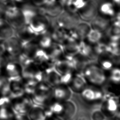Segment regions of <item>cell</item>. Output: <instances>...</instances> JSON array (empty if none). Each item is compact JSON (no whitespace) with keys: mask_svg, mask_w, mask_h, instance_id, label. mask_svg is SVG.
<instances>
[{"mask_svg":"<svg viewBox=\"0 0 120 120\" xmlns=\"http://www.w3.org/2000/svg\"><path fill=\"white\" fill-rule=\"evenodd\" d=\"M82 74L88 85L101 88L107 82L105 71L95 62H90L84 68Z\"/></svg>","mask_w":120,"mask_h":120,"instance_id":"6da1fadb","label":"cell"},{"mask_svg":"<svg viewBox=\"0 0 120 120\" xmlns=\"http://www.w3.org/2000/svg\"><path fill=\"white\" fill-rule=\"evenodd\" d=\"M31 98L34 104L45 106L52 99V88L44 82L39 83L31 95Z\"/></svg>","mask_w":120,"mask_h":120,"instance_id":"7a4b0ae2","label":"cell"},{"mask_svg":"<svg viewBox=\"0 0 120 120\" xmlns=\"http://www.w3.org/2000/svg\"><path fill=\"white\" fill-rule=\"evenodd\" d=\"M120 100V97H116L107 92L105 94L101 102L100 110L105 118L112 119L118 110Z\"/></svg>","mask_w":120,"mask_h":120,"instance_id":"3957f363","label":"cell"},{"mask_svg":"<svg viewBox=\"0 0 120 120\" xmlns=\"http://www.w3.org/2000/svg\"><path fill=\"white\" fill-rule=\"evenodd\" d=\"M58 25L68 31L75 29L81 21L77 12H73L64 9L62 13L56 18Z\"/></svg>","mask_w":120,"mask_h":120,"instance_id":"277c9868","label":"cell"},{"mask_svg":"<svg viewBox=\"0 0 120 120\" xmlns=\"http://www.w3.org/2000/svg\"><path fill=\"white\" fill-rule=\"evenodd\" d=\"M100 3L98 0H88L85 5L77 10V13L82 21L90 22L98 13Z\"/></svg>","mask_w":120,"mask_h":120,"instance_id":"5b68a950","label":"cell"},{"mask_svg":"<svg viewBox=\"0 0 120 120\" xmlns=\"http://www.w3.org/2000/svg\"><path fill=\"white\" fill-rule=\"evenodd\" d=\"M80 94L86 102L94 104L101 103L105 93L100 87L88 85Z\"/></svg>","mask_w":120,"mask_h":120,"instance_id":"8992f818","label":"cell"},{"mask_svg":"<svg viewBox=\"0 0 120 120\" xmlns=\"http://www.w3.org/2000/svg\"><path fill=\"white\" fill-rule=\"evenodd\" d=\"M91 29L89 22L81 20L74 30L68 32V36L77 41L83 40L87 38Z\"/></svg>","mask_w":120,"mask_h":120,"instance_id":"52a82bcc","label":"cell"},{"mask_svg":"<svg viewBox=\"0 0 120 120\" xmlns=\"http://www.w3.org/2000/svg\"><path fill=\"white\" fill-rule=\"evenodd\" d=\"M79 42L68 36L63 41L61 45L65 58L70 60L79 52Z\"/></svg>","mask_w":120,"mask_h":120,"instance_id":"ba28073f","label":"cell"},{"mask_svg":"<svg viewBox=\"0 0 120 120\" xmlns=\"http://www.w3.org/2000/svg\"><path fill=\"white\" fill-rule=\"evenodd\" d=\"M112 22V20L108 16L98 14L89 22L92 29L98 30L104 34L109 28Z\"/></svg>","mask_w":120,"mask_h":120,"instance_id":"9c48e42d","label":"cell"},{"mask_svg":"<svg viewBox=\"0 0 120 120\" xmlns=\"http://www.w3.org/2000/svg\"><path fill=\"white\" fill-rule=\"evenodd\" d=\"M38 8L39 13L50 18H57L64 10V6L57 1L51 4L44 5Z\"/></svg>","mask_w":120,"mask_h":120,"instance_id":"30bf717a","label":"cell"},{"mask_svg":"<svg viewBox=\"0 0 120 120\" xmlns=\"http://www.w3.org/2000/svg\"><path fill=\"white\" fill-rule=\"evenodd\" d=\"M72 92L68 86L60 83L52 88L53 98L59 101H65L70 99Z\"/></svg>","mask_w":120,"mask_h":120,"instance_id":"8fae6325","label":"cell"},{"mask_svg":"<svg viewBox=\"0 0 120 120\" xmlns=\"http://www.w3.org/2000/svg\"><path fill=\"white\" fill-rule=\"evenodd\" d=\"M68 85L72 92L80 94L88 85L82 73H75Z\"/></svg>","mask_w":120,"mask_h":120,"instance_id":"7c38bea8","label":"cell"},{"mask_svg":"<svg viewBox=\"0 0 120 120\" xmlns=\"http://www.w3.org/2000/svg\"><path fill=\"white\" fill-rule=\"evenodd\" d=\"M53 68L60 75L75 73L74 64L71 59L64 58L58 60L54 63Z\"/></svg>","mask_w":120,"mask_h":120,"instance_id":"4fadbf2b","label":"cell"},{"mask_svg":"<svg viewBox=\"0 0 120 120\" xmlns=\"http://www.w3.org/2000/svg\"><path fill=\"white\" fill-rule=\"evenodd\" d=\"M6 46L7 52L9 55L18 57L22 52L21 44L20 40L15 36L4 42Z\"/></svg>","mask_w":120,"mask_h":120,"instance_id":"5bb4252c","label":"cell"},{"mask_svg":"<svg viewBox=\"0 0 120 120\" xmlns=\"http://www.w3.org/2000/svg\"><path fill=\"white\" fill-rule=\"evenodd\" d=\"M43 82L53 88L61 83V75L56 71L53 67L48 68L44 71Z\"/></svg>","mask_w":120,"mask_h":120,"instance_id":"9a60e30c","label":"cell"},{"mask_svg":"<svg viewBox=\"0 0 120 120\" xmlns=\"http://www.w3.org/2000/svg\"><path fill=\"white\" fill-rule=\"evenodd\" d=\"M76 112V105L70 99L63 101V108L60 117L64 120H69L75 116Z\"/></svg>","mask_w":120,"mask_h":120,"instance_id":"2e32d148","label":"cell"},{"mask_svg":"<svg viewBox=\"0 0 120 120\" xmlns=\"http://www.w3.org/2000/svg\"><path fill=\"white\" fill-rule=\"evenodd\" d=\"M20 10L22 16L26 25H28L39 13L38 7L27 5L24 6Z\"/></svg>","mask_w":120,"mask_h":120,"instance_id":"e0dca14e","label":"cell"},{"mask_svg":"<svg viewBox=\"0 0 120 120\" xmlns=\"http://www.w3.org/2000/svg\"><path fill=\"white\" fill-rule=\"evenodd\" d=\"M29 120H45L46 115L43 106L33 104L27 113Z\"/></svg>","mask_w":120,"mask_h":120,"instance_id":"ac0fdd59","label":"cell"},{"mask_svg":"<svg viewBox=\"0 0 120 120\" xmlns=\"http://www.w3.org/2000/svg\"><path fill=\"white\" fill-rule=\"evenodd\" d=\"M105 36L110 41H113L120 37V21L116 19L112 20V23L105 31Z\"/></svg>","mask_w":120,"mask_h":120,"instance_id":"d6986e66","label":"cell"},{"mask_svg":"<svg viewBox=\"0 0 120 120\" xmlns=\"http://www.w3.org/2000/svg\"><path fill=\"white\" fill-rule=\"evenodd\" d=\"M4 15L5 16V20L13 19L21 15V10L13 4H6Z\"/></svg>","mask_w":120,"mask_h":120,"instance_id":"ffe728a7","label":"cell"},{"mask_svg":"<svg viewBox=\"0 0 120 120\" xmlns=\"http://www.w3.org/2000/svg\"><path fill=\"white\" fill-rule=\"evenodd\" d=\"M49 59V57L46 52L42 48H38L35 52L33 60L35 63L39 67L42 64L47 61Z\"/></svg>","mask_w":120,"mask_h":120,"instance_id":"44dd1931","label":"cell"},{"mask_svg":"<svg viewBox=\"0 0 120 120\" xmlns=\"http://www.w3.org/2000/svg\"><path fill=\"white\" fill-rule=\"evenodd\" d=\"M98 11L102 15L107 16H112L115 14L114 6L112 2L109 1H105L102 3L99 7Z\"/></svg>","mask_w":120,"mask_h":120,"instance_id":"7402d4cb","label":"cell"},{"mask_svg":"<svg viewBox=\"0 0 120 120\" xmlns=\"http://www.w3.org/2000/svg\"><path fill=\"white\" fill-rule=\"evenodd\" d=\"M15 36V30L9 25L0 28V40L6 41Z\"/></svg>","mask_w":120,"mask_h":120,"instance_id":"603a6c76","label":"cell"},{"mask_svg":"<svg viewBox=\"0 0 120 120\" xmlns=\"http://www.w3.org/2000/svg\"><path fill=\"white\" fill-rule=\"evenodd\" d=\"M40 38L38 41V45L42 49H48L52 45L53 41L51 35L46 32L40 35Z\"/></svg>","mask_w":120,"mask_h":120,"instance_id":"cb8c5ba5","label":"cell"},{"mask_svg":"<svg viewBox=\"0 0 120 120\" xmlns=\"http://www.w3.org/2000/svg\"><path fill=\"white\" fill-rule=\"evenodd\" d=\"M103 36V34L98 30L91 29L87 36V39L92 44H97L100 41Z\"/></svg>","mask_w":120,"mask_h":120,"instance_id":"d4e9b609","label":"cell"},{"mask_svg":"<svg viewBox=\"0 0 120 120\" xmlns=\"http://www.w3.org/2000/svg\"><path fill=\"white\" fill-rule=\"evenodd\" d=\"M108 82L114 83H120V68H113L110 70Z\"/></svg>","mask_w":120,"mask_h":120,"instance_id":"484cf974","label":"cell"},{"mask_svg":"<svg viewBox=\"0 0 120 120\" xmlns=\"http://www.w3.org/2000/svg\"><path fill=\"white\" fill-rule=\"evenodd\" d=\"M6 70L8 77L20 75V71L17 66L16 63L8 62L6 66Z\"/></svg>","mask_w":120,"mask_h":120,"instance_id":"4316f807","label":"cell"},{"mask_svg":"<svg viewBox=\"0 0 120 120\" xmlns=\"http://www.w3.org/2000/svg\"><path fill=\"white\" fill-rule=\"evenodd\" d=\"M14 116L13 111L10 112L6 106L0 108V120H8Z\"/></svg>","mask_w":120,"mask_h":120,"instance_id":"83f0119b","label":"cell"},{"mask_svg":"<svg viewBox=\"0 0 120 120\" xmlns=\"http://www.w3.org/2000/svg\"><path fill=\"white\" fill-rule=\"evenodd\" d=\"M105 117L100 110H94L91 115V120H105Z\"/></svg>","mask_w":120,"mask_h":120,"instance_id":"f1b7e54d","label":"cell"},{"mask_svg":"<svg viewBox=\"0 0 120 120\" xmlns=\"http://www.w3.org/2000/svg\"><path fill=\"white\" fill-rule=\"evenodd\" d=\"M10 101V98L8 97L2 96L0 98V106H6Z\"/></svg>","mask_w":120,"mask_h":120,"instance_id":"f546056e","label":"cell"},{"mask_svg":"<svg viewBox=\"0 0 120 120\" xmlns=\"http://www.w3.org/2000/svg\"><path fill=\"white\" fill-rule=\"evenodd\" d=\"M45 120H64L58 115L53 114H50L46 115Z\"/></svg>","mask_w":120,"mask_h":120,"instance_id":"4dcf8cb0","label":"cell"},{"mask_svg":"<svg viewBox=\"0 0 120 120\" xmlns=\"http://www.w3.org/2000/svg\"><path fill=\"white\" fill-rule=\"evenodd\" d=\"M7 52L6 48L4 43L0 44V56L2 57V56L4 54V53Z\"/></svg>","mask_w":120,"mask_h":120,"instance_id":"1f68e13d","label":"cell"},{"mask_svg":"<svg viewBox=\"0 0 120 120\" xmlns=\"http://www.w3.org/2000/svg\"><path fill=\"white\" fill-rule=\"evenodd\" d=\"M112 120H120V105L118 110L114 116V117L112 118Z\"/></svg>","mask_w":120,"mask_h":120,"instance_id":"d6a6232c","label":"cell"},{"mask_svg":"<svg viewBox=\"0 0 120 120\" xmlns=\"http://www.w3.org/2000/svg\"><path fill=\"white\" fill-rule=\"evenodd\" d=\"M8 78L4 76H0V90L5 83L8 82Z\"/></svg>","mask_w":120,"mask_h":120,"instance_id":"836d02e7","label":"cell"},{"mask_svg":"<svg viewBox=\"0 0 120 120\" xmlns=\"http://www.w3.org/2000/svg\"><path fill=\"white\" fill-rule=\"evenodd\" d=\"M7 4L0 2V15H2L4 14V12L5 9V8Z\"/></svg>","mask_w":120,"mask_h":120,"instance_id":"e575fe53","label":"cell"},{"mask_svg":"<svg viewBox=\"0 0 120 120\" xmlns=\"http://www.w3.org/2000/svg\"><path fill=\"white\" fill-rule=\"evenodd\" d=\"M1 15H0V28L2 27L3 26H4L5 24V21L4 20V19L2 17Z\"/></svg>","mask_w":120,"mask_h":120,"instance_id":"d590c367","label":"cell"},{"mask_svg":"<svg viewBox=\"0 0 120 120\" xmlns=\"http://www.w3.org/2000/svg\"><path fill=\"white\" fill-rule=\"evenodd\" d=\"M45 0V5H49L53 3L56 1V0Z\"/></svg>","mask_w":120,"mask_h":120,"instance_id":"8d00e7d4","label":"cell"},{"mask_svg":"<svg viewBox=\"0 0 120 120\" xmlns=\"http://www.w3.org/2000/svg\"><path fill=\"white\" fill-rule=\"evenodd\" d=\"M116 19L120 21V11L117 13L116 16Z\"/></svg>","mask_w":120,"mask_h":120,"instance_id":"74e56055","label":"cell"},{"mask_svg":"<svg viewBox=\"0 0 120 120\" xmlns=\"http://www.w3.org/2000/svg\"><path fill=\"white\" fill-rule=\"evenodd\" d=\"M11 0L14 2H18V3L22 2L23 1V0Z\"/></svg>","mask_w":120,"mask_h":120,"instance_id":"f35d334b","label":"cell"},{"mask_svg":"<svg viewBox=\"0 0 120 120\" xmlns=\"http://www.w3.org/2000/svg\"><path fill=\"white\" fill-rule=\"evenodd\" d=\"M8 0H0V2L3 3H5V4H7V3L8 2Z\"/></svg>","mask_w":120,"mask_h":120,"instance_id":"ab89813d","label":"cell"},{"mask_svg":"<svg viewBox=\"0 0 120 120\" xmlns=\"http://www.w3.org/2000/svg\"><path fill=\"white\" fill-rule=\"evenodd\" d=\"M2 60H0V71L1 68V66H2Z\"/></svg>","mask_w":120,"mask_h":120,"instance_id":"60d3db41","label":"cell"}]
</instances>
